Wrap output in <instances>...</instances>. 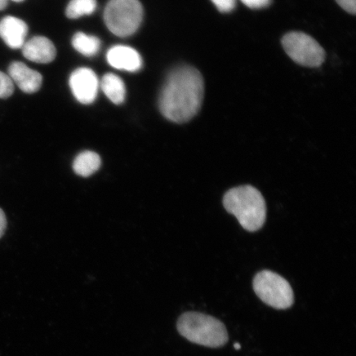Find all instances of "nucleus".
<instances>
[{
  "mask_svg": "<svg viewBox=\"0 0 356 356\" xmlns=\"http://www.w3.org/2000/svg\"><path fill=\"white\" fill-rule=\"evenodd\" d=\"M144 10L139 0H110L104 11V22L111 33L127 38L139 29Z\"/></svg>",
  "mask_w": 356,
  "mask_h": 356,
  "instance_id": "20e7f679",
  "label": "nucleus"
},
{
  "mask_svg": "<svg viewBox=\"0 0 356 356\" xmlns=\"http://www.w3.org/2000/svg\"><path fill=\"white\" fill-rule=\"evenodd\" d=\"M72 44L75 50L87 57L95 56L101 49V41L99 38L81 32L74 34Z\"/></svg>",
  "mask_w": 356,
  "mask_h": 356,
  "instance_id": "4468645a",
  "label": "nucleus"
},
{
  "mask_svg": "<svg viewBox=\"0 0 356 356\" xmlns=\"http://www.w3.org/2000/svg\"><path fill=\"white\" fill-rule=\"evenodd\" d=\"M177 327L182 337L195 344L217 348L229 340L224 323L207 314L185 313L178 319Z\"/></svg>",
  "mask_w": 356,
  "mask_h": 356,
  "instance_id": "7ed1b4c3",
  "label": "nucleus"
},
{
  "mask_svg": "<svg viewBox=\"0 0 356 356\" xmlns=\"http://www.w3.org/2000/svg\"><path fill=\"white\" fill-rule=\"evenodd\" d=\"M217 10L221 13H229L234 10L236 0H211Z\"/></svg>",
  "mask_w": 356,
  "mask_h": 356,
  "instance_id": "f3484780",
  "label": "nucleus"
},
{
  "mask_svg": "<svg viewBox=\"0 0 356 356\" xmlns=\"http://www.w3.org/2000/svg\"><path fill=\"white\" fill-rule=\"evenodd\" d=\"M100 88L108 99L115 105L123 104L127 96V88L123 80L118 75L108 73L104 75Z\"/></svg>",
  "mask_w": 356,
  "mask_h": 356,
  "instance_id": "f8f14e48",
  "label": "nucleus"
},
{
  "mask_svg": "<svg viewBox=\"0 0 356 356\" xmlns=\"http://www.w3.org/2000/svg\"><path fill=\"white\" fill-rule=\"evenodd\" d=\"M22 55L26 60L38 64H49L55 60L56 49L50 39L41 35L26 42L22 47Z\"/></svg>",
  "mask_w": 356,
  "mask_h": 356,
  "instance_id": "9d476101",
  "label": "nucleus"
},
{
  "mask_svg": "<svg viewBox=\"0 0 356 356\" xmlns=\"http://www.w3.org/2000/svg\"><path fill=\"white\" fill-rule=\"evenodd\" d=\"M102 160L100 156L93 151H83L74 159L73 169L77 175L88 177L95 175L101 168Z\"/></svg>",
  "mask_w": 356,
  "mask_h": 356,
  "instance_id": "ddd939ff",
  "label": "nucleus"
},
{
  "mask_svg": "<svg viewBox=\"0 0 356 356\" xmlns=\"http://www.w3.org/2000/svg\"><path fill=\"white\" fill-rule=\"evenodd\" d=\"M282 43L286 54L302 66L315 68L325 60V51L321 44L304 33H289L284 35Z\"/></svg>",
  "mask_w": 356,
  "mask_h": 356,
  "instance_id": "423d86ee",
  "label": "nucleus"
},
{
  "mask_svg": "<svg viewBox=\"0 0 356 356\" xmlns=\"http://www.w3.org/2000/svg\"><path fill=\"white\" fill-rule=\"evenodd\" d=\"M8 76L22 92L26 93H34L42 87V74L38 71L30 69L22 62H13L8 67Z\"/></svg>",
  "mask_w": 356,
  "mask_h": 356,
  "instance_id": "1a4fd4ad",
  "label": "nucleus"
},
{
  "mask_svg": "<svg viewBox=\"0 0 356 356\" xmlns=\"http://www.w3.org/2000/svg\"><path fill=\"white\" fill-rule=\"evenodd\" d=\"M97 10V0H71L66 8L68 19H77L83 16L91 15Z\"/></svg>",
  "mask_w": 356,
  "mask_h": 356,
  "instance_id": "2eb2a0df",
  "label": "nucleus"
},
{
  "mask_svg": "<svg viewBox=\"0 0 356 356\" xmlns=\"http://www.w3.org/2000/svg\"><path fill=\"white\" fill-rule=\"evenodd\" d=\"M8 6V0H0V10H3Z\"/></svg>",
  "mask_w": 356,
  "mask_h": 356,
  "instance_id": "412c9836",
  "label": "nucleus"
},
{
  "mask_svg": "<svg viewBox=\"0 0 356 356\" xmlns=\"http://www.w3.org/2000/svg\"><path fill=\"white\" fill-rule=\"evenodd\" d=\"M13 1H15V2H17V3H19V2L24 1V0H13Z\"/></svg>",
  "mask_w": 356,
  "mask_h": 356,
  "instance_id": "5701e85b",
  "label": "nucleus"
},
{
  "mask_svg": "<svg viewBox=\"0 0 356 356\" xmlns=\"http://www.w3.org/2000/svg\"><path fill=\"white\" fill-rule=\"evenodd\" d=\"M222 203L226 211L237 218L239 224L249 232H255L264 225L265 200L253 186H241L227 191Z\"/></svg>",
  "mask_w": 356,
  "mask_h": 356,
  "instance_id": "f03ea898",
  "label": "nucleus"
},
{
  "mask_svg": "<svg viewBox=\"0 0 356 356\" xmlns=\"http://www.w3.org/2000/svg\"><path fill=\"white\" fill-rule=\"evenodd\" d=\"M106 60L113 68L128 72H137L143 67V60L135 49L118 44L111 47L106 53Z\"/></svg>",
  "mask_w": 356,
  "mask_h": 356,
  "instance_id": "6e6552de",
  "label": "nucleus"
},
{
  "mask_svg": "<svg viewBox=\"0 0 356 356\" xmlns=\"http://www.w3.org/2000/svg\"><path fill=\"white\" fill-rule=\"evenodd\" d=\"M336 2L347 13L355 15L356 0H336Z\"/></svg>",
  "mask_w": 356,
  "mask_h": 356,
  "instance_id": "6ab92c4d",
  "label": "nucleus"
},
{
  "mask_svg": "<svg viewBox=\"0 0 356 356\" xmlns=\"http://www.w3.org/2000/svg\"><path fill=\"white\" fill-rule=\"evenodd\" d=\"M29 26L17 17L8 16L0 22V37L12 49H20L26 42Z\"/></svg>",
  "mask_w": 356,
  "mask_h": 356,
  "instance_id": "9b49d317",
  "label": "nucleus"
},
{
  "mask_svg": "<svg viewBox=\"0 0 356 356\" xmlns=\"http://www.w3.org/2000/svg\"><path fill=\"white\" fill-rule=\"evenodd\" d=\"M69 83L73 95L80 104L89 105L96 100L100 81L92 70L86 67L75 70L70 75Z\"/></svg>",
  "mask_w": 356,
  "mask_h": 356,
  "instance_id": "0eeeda50",
  "label": "nucleus"
},
{
  "mask_svg": "<svg viewBox=\"0 0 356 356\" xmlns=\"http://www.w3.org/2000/svg\"><path fill=\"white\" fill-rule=\"evenodd\" d=\"M204 86L202 74L191 66H181L169 74L159 97L164 118L175 123L193 119L202 108Z\"/></svg>",
  "mask_w": 356,
  "mask_h": 356,
  "instance_id": "f257e3e1",
  "label": "nucleus"
},
{
  "mask_svg": "<svg viewBox=\"0 0 356 356\" xmlns=\"http://www.w3.org/2000/svg\"><path fill=\"white\" fill-rule=\"evenodd\" d=\"M234 348L236 350H240V348H241V346H240V345L238 343H235L234 344Z\"/></svg>",
  "mask_w": 356,
  "mask_h": 356,
  "instance_id": "4be33fe9",
  "label": "nucleus"
},
{
  "mask_svg": "<svg viewBox=\"0 0 356 356\" xmlns=\"http://www.w3.org/2000/svg\"><path fill=\"white\" fill-rule=\"evenodd\" d=\"M15 91V86L8 74L0 71V99H8Z\"/></svg>",
  "mask_w": 356,
  "mask_h": 356,
  "instance_id": "dca6fc26",
  "label": "nucleus"
},
{
  "mask_svg": "<svg viewBox=\"0 0 356 356\" xmlns=\"http://www.w3.org/2000/svg\"><path fill=\"white\" fill-rule=\"evenodd\" d=\"M7 228V220L6 213L0 209V238L3 237Z\"/></svg>",
  "mask_w": 356,
  "mask_h": 356,
  "instance_id": "aec40b11",
  "label": "nucleus"
},
{
  "mask_svg": "<svg viewBox=\"0 0 356 356\" xmlns=\"http://www.w3.org/2000/svg\"><path fill=\"white\" fill-rule=\"evenodd\" d=\"M253 289L265 304L277 309L291 308L293 292L291 284L280 275L270 270H262L253 280Z\"/></svg>",
  "mask_w": 356,
  "mask_h": 356,
  "instance_id": "39448f33",
  "label": "nucleus"
},
{
  "mask_svg": "<svg viewBox=\"0 0 356 356\" xmlns=\"http://www.w3.org/2000/svg\"><path fill=\"white\" fill-rule=\"evenodd\" d=\"M245 6L251 8H262L269 6L271 0H241Z\"/></svg>",
  "mask_w": 356,
  "mask_h": 356,
  "instance_id": "a211bd4d",
  "label": "nucleus"
}]
</instances>
